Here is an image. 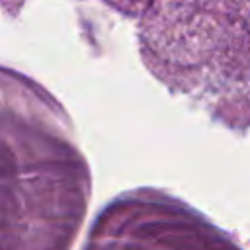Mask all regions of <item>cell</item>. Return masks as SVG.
<instances>
[{"label": "cell", "mask_w": 250, "mask_h": 250, "mask_svg": "<svg viewBox=\"0 0 250 250\" xmlns=\"http://www.w3.org/2000/svg\"><path fill=\"white\" fill-rule=\"evenodd\" d=\"M98 244H94V240L90 242V246L86 248V250H236V248H230V246H223V244H205L207 240L203 238V244L199 242V244H191L193 240H182V242H176L174 240V244L172 242H160L158 240V244L156 242H152V244H148L146 240H139V242H127L125 244V240H119V242H115V240H111V244H109V240L105 238V240H96Z\"/></svg>", "instance_id": "1"}]
</instances>
